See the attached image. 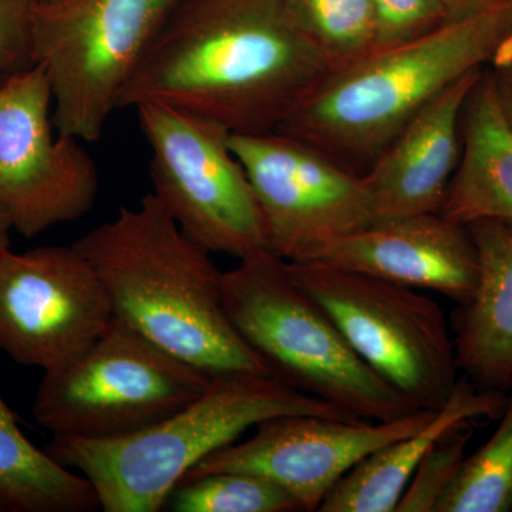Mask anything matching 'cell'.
<instances>
[{
	"instance_id": "f1b7e54d",
	"label": "cell",
	"mask_w": 512,
	"mask_h": 512,
	"mask_svg": "<svg viewBox=\"0 0 512 512\" xmlns=\"http://www.w3.org/2000/svg\"><path fill=\"white\" fill-rule=\"evenodd\" d=\"M3 80H6V79H3V77H0V83H2Z\"/></svg>"
},
{
	"instance_id": "7c38bea8",
	"label": "cell",
	"mask_w": 512,
	"mask_h": 512,
	"mask_svg": "<svg viewBox=\"0 0 512 512\" xmlns=\"http://www.w3.org/2000/svg\"><path fill=\"white\" fill-rule=\"evenodd\" d=\"M113 319L99 276L74 245L0 258V350L19 365L56 369Z\"/></svg>"
},
{
	"instance_id": "cb8c5ba5",
	"label": "cell",
	"mask_w": 512,
	"mask_h": 512,
	"mask_svg": "<svg viewBox=\"0 0 512 512\" xmlns=\"http://www.w3.org/2000/svg\"><path fill=\"white\" fill-rule=\"evenodd\" d=\"M373 6L376 49L409 42L450 20L444 0H373Z\"/></svg>"
},
{
	"instance_id": "d4e9b609",
	"label": "cell",
	"mask_w": 512,
	"mask_h": 512,
	"mask_svg": "<svg viewBox=\"0 0 512 512\" xmlns=\"http://www.w3.org/2000/svg\"><path fill=\"white\" fill-rule=\"evenodd\" d=\"M39 0H0V77L35 66V16Z\"/></svg>"
},
{
	"instance_id": "8992f818",
	"label": "cell",
	"mask_w": 512,
	"mask_h": 512,
	"mask_svg": "<svg viewBox=\"0 0 512 512\" xmlns=\"http://www.w3.org/2000/svg\"><path fill=\"white\" fill-rule=\"evenodd\" d=\"M286 266L360 359L417 410H437L447 402L460 370L439 303L419 289L323 262Z\"/></svg>"
},
{
	"instance_id": "484cf974",
	"label": "cell",
	"mask_w": 512,
	"mask_h": 512,
	"mask_svg": "<svg viewBox=\"0 0 512 512\" xmlns=\"http://www.w3.org/2000/svg\"><path fill=\"white\" fill-rule=\"evenodd\" d=\"M487 69L501 110L512 126V49L498 57Z\"/></svg>"
},
{
	"instance_id": "ac0fdd59",
	"label": "cell",
	"mask_w": 512,
	"mask_h": 512,
	"mask_svg": "<svg viewBox=\"0 0 512 512\" xmlns=\"http://www.w3.org/2000/svg\"><path fill=\"white\" fill-rule=\"evenodd\" d=\"M440 214L470 225L493 221L512 232V126L485 67L461 126V156Z\"/></svg>"
},
{
	"instance_id": "603a6c76",
	"label": "cell",
	"mask_w": 512,
	"mask_h": 512,
	"mask_svg": "<svg viewBox=\"0 0 512 512\" xmlns=\"http://www.w3.org/2000/svg\"><path fill=\"white\" fill-rule=\"evenodd\" d=\"M463 423L440 437L414 471L397 504L396 512H436L440 501L456 480L473 430Z\"/></svg>"
},
{
	"instance_id": "3957f363",
	"label": "cell",
	"mask_w": 512,
	"mask_h": 512,
	"mask_svg": "<svg viewBox=\"0 0 512 512\" xmlns=\"http://www.w3.org/2000/svg\"><path fill=\"white\" fill-rule=\"evenodd\" d=\"M511 47L512 0H500L332 70L275 131L365 175L434 97Z\"/></svg>"
},
{
	"instance_id": "83f0119b",
	"label": "cell",
	"mask_w": 512,
	"mask_h": 512,
	"mask_svg": "<svg viewBox=\"0 0 512 512\" xmlns=\"http://www.w3.org/2000/svg\"><path fill=\"white\" fill-rule=\"evenodd\" d=\"M13 227L5 212L0 210V258L10 249V235H12Z\"/></svg>"
},
{
	"instance_id": "d6986e66",
	"label": "cell",
	"mask_w": 512,
	"mask_h": 512,
	"mask_svg": "<svg viewBox=\"0 0 512 512\" xmlns=\"http://www.w3.org/2000/svg\"><path fill=\"white\" fill-rule=\"evenodd\" d=\"M100 508L83 474L37 448L0 394V511L89 512Z\"/></svg>"
},
{
	"instance_id": "5bb4252c",
	"label": "cell",
	"mask_w": 512,
	"mask_h": 512,
	"mask_svg": "<svg viewBox=\"0 0 512 512\" xmlns=\"http://www.w3.org/2000/svg\"><path fill=\"white\" fill-rule=\"evenodd\" d=\"M312 261L439 292L458 305L471 298L478 276L470 229L440 212L373 222L332 242Z\"/></svg>"
},
{
	"instance_id": "7a4b0ae2",
	"label": "cell",
	"mask_w": 512,
	"mask_h": 512,
	"mask_svg": "<svg viewBox=\"0 0 512 512\" xmlns=\"http://www.w3.org/2000/svg\"><path fill=\"white\" fill-rule=\"evenodd\" d=\"M74 247L99 276L113 316L210 379L269 376L224 306L211 251L175 224L153 192L121 207Z\"/></svg>"
},
{
	"instance_id": "ba28073f",
	"label": "cell",
	"mask_w": 512,
	"mask_h": 512,
	"mask_svg": "<svg viewBox=\"0 0 512 512\" xmlns=\"http://www.w3.org/2000/svg\"><path fill=\"white\" fill-rule=\"evenodd\" d=\"M181 0H39L35 64L52 90L57 133L99 140L148 49Z\"/></svg>"
},
{
	"instance_id": "6da1fadb",
	"label": "cell",
	"mask_w": 512,
	"mask_h": 512,
	"mask_svg": "<svg viewBox=\"0 0 512 512\" xmlns=\"http://www.w3.org/2000/svg\"><path fill=\"white\" fill-rule=\"evenodd\" d=\"M329 72L288 0H181L119 109L158 104L229 134L269 133Z\"/></svg>"
},
{
	"instance_id": "4316f807",
	"label": "cell",
	"mask_w": 512,
	"mask_h": 512,
	"mask_svg": "<svg viewBox=\"0 0 512 512\" xmlns=\"http://www.w3.org/2000/svg\"><path fill=\"white\" fill-rule=\"evenodd\" d=\"M444 2H446L448 19H456L494 5L500 0H444Z\"/></svg>"
},
{
	"instance_id": "277c9868",
	"label": "cell",
	"mask_w": 512,
	"mask_h": 512,
	"mask_svg": "<svg viewBox=\"0 0 512 512\" xmlns=\"http://www.w3.org/2000/svg\"><path fill=\"white\" fill-rule=\"evenodd\" d=\"M291 414L363 420L271 376H225L148 429L116 439L53 436L47 453L93 484L104 512H157L205 457L262 421Z\"/></svg>"
},
{
	"instance_id": "5b68a950",
	"label": "cell",
	"mask_w": 512,
	"mask_h": 512,
	"mask_svg": "<svg viewBox=\"0 0 512 512\" xmlns=\"http://www.w3.org/2000/svg\"><path fill=\"white\" fill-rule=\"evenodd\" d=\"M238 261L222 275L225 311L269 376L363 420L416 412L360 359L325 309L292 278L284 259L261 251Z\"/></svg>"
},
{
	"instance_id": "8fae6325",
	"label": "cell",
	"mask_w": 512,
	"mask_h": 512,
	"mask_svg": "<svg viewBox=\"0 0 512 512\" xmlns=\"http://www.w3.org/2000/svg\"><path fill=\"white\" fill-rule=\"evenodd\" d=\"M49 80L39 64L0 83V210L35 238L92 211L96 164L82 141L57 133Z\"/></svg>"
},
{
	"instance_id": "44dd1931",
	"label": "cell",
	"mask_w": 512,
	"mask_h": 512,
	"mask_svg": "<svg viewBox=\"0 0 512 512\" xmlns=\"http://www.w3.org/2000/svg\"><path fill=\"white\" fill-rule=\"evenodd\" d=\"M293 18L328 59L332 70L377 46L373 0H288Z\"/></svg>"
},
{
	"instance_id": "7402d4cb",
	"label": "cell",
	"mask_w": 512,
	"mask_h": 512,
	"mask_svg": "<svg viewBox=\"0 0 512 512\" xmlns=\"http://www.w3.org/2000/svg\"><path fill=\"white\" fill-rule=\"evenodd\" d=\"M175 512H295L301 505L268 478L222 471L181 481L168 497Z\"/></svg>"
},
{
	"instance_id": "4fadbf2b",
	"label": "cell",
	"mask_w": 512,
	"mask_h": 512,
	"mask_svg": "<svg viewBox=\"0 0 512 512\" xmlns=\"http://www.w3.org/2000/svg\"><path fill=\"white\" fill-rule=\"evenodd\" d=\"M434 412L416 410L375 423L311 414L275 417L259 423L251 439L205 457L181 481L222 471L256 474L288 491L302 511H318L329 491L357 463L384 444L419 430Z\"/></svg>"
},
{
	"instance_id": "e0dca14e",
	"label": "cell",
	"mask_w": 512,
	"mask_h": 512,
	"mask_svg": "<svg viewBox=\"0 0 512 512\" xmlns=\"http://www.w3.org/2000/svg\"><path fill=\"white\" fill-rule=\"evenodd\" d=\"M505 393L481 390L461 376L446 403L419 430L390 441L340 478L320 512H393L421 460L443 434L463 423L503 412Z\"/></svg>"
},
{
	"instance_id": "ffe728a7",
	"label": "cell",
	"mask_w": 512,
	"mask_h": 512,
	"mask_svg": "<svg viewBox=\"0 0 512 512\" xmlns=\"http://www.w3.org/2000/svg\"><path fill=\"white\" fill-rule=\"evenodd\" d=\"M493 436L466 457L436 512L512 511V386Z\"/></svg>"
},
{
	"instance_id": "9c48e42d",
	"label": "cell",
	"mask_w": 512,
	"mask_h": 512,
	"mask_svg": "<svg viewBox=\"0 0 512 512\" xmlns=\"http://www.w3.org/2000/svg\"><path fill=\"white\" fill-rule=\"evenodd\" d=\"M134 110L150 147L154 197L175 224L212 254L268 251L261 208L228 131L158 104Z\"/></svg>"
},
{
	"instance_id": "2e32d148",
	"label": "cell",
	"mask_w": 512,
	"mask_h": 512,
	"mask_svg": "<svg viewBox=\"0 0 512 512\" xmlns=\"http://www.w3.org/2000/svg\"><path fill=\"white\" fill-rule=\"evenodd\" d=\"M476 245L473 295L454 312L458 370L474 386L507 393L512 386V232L493 221L467 225Z\"/></svg>"
},
{
	"instance_id": "52a82bcc",
	"label": "cell",
	"mask_w": 512,
	"mask_h": 512,
	"mask_svg": "<svg viewBox=\"0 0 512 512\" xmlns=\"http://www.w3.org/2000/svg\"><path fill=\"white\" fill-rule=\"evenodd\" d=\"M211 380L114 318L79 355L45 372L33 417L53 436L116 439L183 409Z\"/></svg>"
},
{
	"instance_id": "9a60e30c",
	"label": "cell",
	"mask_w": 512,
	"mask_h": 512,
	"mask_svg": "<svg viewBox=\"0 0 512 512\" xmlns=\"http://www.w3.org/2000/svg\"><path fill=\"white\" fill-rule=\"evenodd\" d=\"M483 72L466 74L434 97L363 175L375 222L441 211L460 161L464 109Z\"/></svg>"
},
{
	"instance_id": "30bf717a",
	"label": "cell",
	"mask_w": 512,
	"mask_h": 512,
	"mask_svg": "<svg viewBox=\"0 0 512 512\" xmlns=\"http://www.w3.org/2000/svg\"><path fill=\"white\" fill-rule=\"evenodd\" d=\"M264 218L268 251L312 261L323 248L375 222L363 175L278 131L229 134Z\"/></svg>"
}]
</instances>
